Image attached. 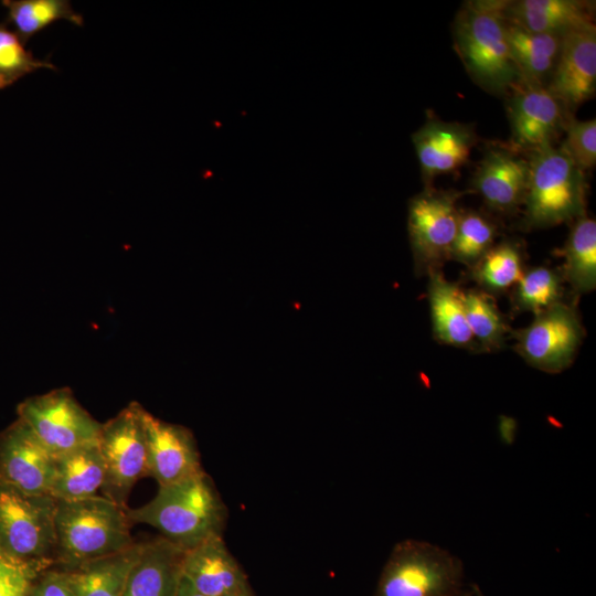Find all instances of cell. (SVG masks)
<instances>
[{"mask_svg": "<svg viewBox=\"0 0 596 596\" xmlns=\"http://www.w3.org/2000/svg\"><path fill=\"white\" fill-rule=\"evenodd\" d=\"M507 0L465 2L453 22L454 47L483 91L507 96L520 81L507 41Z\"/></svg>", "mask_w": 596, "mask_h": 596, "instance_id": "cell-2", "label": "cell"}, {"mask_svg": "<svg viewBox=\"0 0 596 596\" xmlns=\"http://www.w3.org/2000/svg\"><path fill=\"white\" fill-rule=\"evenodd\" d=\"M582 338L583 328L575 310L560 301L515 334V348L533 368L557 373L572 363Z\"/></svg>", "mask_w": 596, "mask_h": 596, "instance_id": "cell-11", "label": "cell"}, {"mask_svg": "<svg viewBox=\"0 0 596 596\" xmlns=\"http://www.w3.org/2000/svg\"><path fill=\"white\" fill-rule=\"evenodd\" d=\"M505 97L511 148L530 155L555 146L570 115L545 85L519 81Z\"/></svg>", "mask_w": 596, "mask_h": 596, "instance_id": "cell-10", "label": "cell"}, {"mask_svg": "<svg viewBox=\"0 0 596 596\" xmlns=\"http://www.w3.org/2000/svg\"><path fill=\"white\" fill-rule=\"evenodd\" d=\"M505 32L520 81L546 85L560 54L562 38L531 32L508 20Z\"/></svg>", "mask_w": 596, "mask_h": 596, "instance_id": "cell-23", "label": "cell"}, {"mask_svg": "<svg viewBox=\"0 0 596 596\" xmlns=\"http://www.w3.org/2000/svg\"><path fill=\"white\" fill-rule=\"evenodd\" d=\"M496 236L497 226L490 219L475 211H459L450 258L472 268L493 246Z\"/></svg>", "mask_w": 596, "mask_h": 596, "instance_id": "cell-27", "label": "cell"}, {"mask_svg": "<svg viewBox=\"0 0 596 596\" xmlns=\"http://www.w3.org/2000/svg\"><path fill=\"white\" fill-rule=\"evenodd\" d=\"M561 254L565 277L577 292L596 286V222L586 214L575 220Z\"/></svg>", "mask_w": 596, "mask_h": 596, "instance_id": "cell-24", "label": "cell"}, {"mask_svg": "<svg viewBox=\"0 0 596 596\" xmlns=\"http://www.w3.org/2000/svg\"><path fill=\"white\" fill-rule=\"evenodd\" d=\"M184 552L162 536L142 543L123 596H177Z\"/></svg>", "mask_w": 596, "mask_h": 596, "instance_id": "cell-18", "label": "cell"}, {"mask_svg": "<svg viewBox=\"0 0 596 596\" xmlns=\"http://www.w3.org/2000/svg\"><path fill=\"white\" fill-rule=\"evenodd\" d=\"M529 170L528 155L509 145H493L483 152L472 184L491 210L510 214L523 205Z\"/></svg>", "mask_w": 596, "mask_h": 596, "instance_id": "cell-16", "label": "cell"}, {"mask_svg": "<svg viewBox=\"0 0 596 596\" xmlns=\"http://www.w3.org/2000/svg\"><path fill=\"white\" fill-rule=\"evenodd\" d=\"M17 413L55 457L98 444L102 423L77 402L68 387L28 397L18 405Z\"/></svg>", "mask_w": 596, "mask_h": 596, "instance_id": "cell-8", "label": "cell"}, {"mask_svg": "<svg viewBox=\"0 0 596 596\" xmlns=\"http://www.w3.org/2000/svg\"><path fill=\"white\" fill-rule=\"evenodd\" d=\"M146 409L131 402L113 418L102 423L98 448L103 457L105 478L103 496L127 508L134 485L147 476Z\"/></svg>", "mask_w": 596, "mask_h": 596, "instance_id": "cell-7", "label": "cell"}, {"mask_svg": "<svg viewBox=\"0 0 596 596\" xmlns=\"http://www.w3.org/2000/svg\"><path fill=\"white\" fill-rule=\"evenodd\" d=\"M428 299L435 338L446 344L468 348L473 343L464 306V294L438 270L428 273Z\"/></svg>", "mask_w": 596, "mask_h": 596, "instance_id": "cell-22", "label": "cell"}, {"mask_svg": "<svg viewBox=\"0 0 596 596\" xmlns=\"http://www.w3.org/2000/svg\"><path fill=\"white\" fill-rule=\"evenodd\" d=\"M142 543L65 571L77 596H123Z\"/></svg>", "mask_w": 596, "mask_h": 596, "instance_id": "cell-21", "label": "cell"}, {"mask_svg": "<svg viewBox=\"0 0 596 596\" xmlns=\"http://www.w3.org/2000/svg\"><path fill=\"white\" fill-rule=\"evenodd\" d=\"M500 435L502 441L511 444L513 441L514 435V422L513 419H507L503 417V422L500 424Z\"/></svg>", "mask_w": 596, "mask_h": 596, "instance_id": "cell-34", "label": "cell"}, {"mask_svg": "<svg viewBox=\"0 0 596 596\" xmlns=\"http://www.w3.org/2000/svg\"><path fill=\"white\" fill-rule=\"evenodd\" d=\"M464 586V565L448 550L407 539L392 550L375 596H456Z\"/></svg>", "mask_w": 596, "mask_h": 596, "instance_id": "cell-5", "label": "cell"}, {"mask_svg": "<svg viewBox=\"0 0 596 596\" xmlns=\"http://www.w3.org/2000/svg\"><path fill=\"white\" fill-rule=\"evenodd\" d=\"M55 458L18 418L0 435V485L30 496L50 494Z\"/></svg>", "mask_w": 596, "mask_h": 596, "instance_id": "cell-12", "label": "cell"}, {"mask_svg": "<svg viewBox=\"0 0 596 596\" xmlns=\"http://www.w3.org/2000/svg\"><path fill=\"white\" fill-rule=\"evenodd\" d=\"M126 512L131 523L156 528L162 538L184 551L222 536L227 519V509L205 471L159 487L148 503L127 508Z\"/></svg>", "mask_w": 596, "mask_h": 596, "instance_id": "cell-1", "label": "cell"}, {"mask_svg": "<svg viewBox=\"0 0 596 596\" xmlns=\"http://www.w3.org/2000/svg\"><path fill=\"white\" fill-rule=\"evenodd\" d=\"M45 570L10 554L0 543V596H28Z\"/></svg>", "mask_w": 596, "mask_h": 596, "instance_id": "cell-32", "label": "cell"}, {"mask_svg": "<svg viewBox=\"0 0 596 596\" xmlns=\"http://www.w3.org/2000/svg\"><path fill=\"white\" fill-rule=\"evenodd\" d=\"M147 476L159 487L194 477L204 470L192 432L145 412Z\"/></svg>", "mask_w": 596, "mask_h": 596, "instance_id": "cell-14", "label": "cell"}, {"mask_svg": "<svg viewBox=\"0 0 596 596\" xmlns=\"http://www.w3.org/2000/svg\"><path fill=\"white\" fill-rule=\"evenodd\" d=\"M564 131L565 139L560 149L582 171L593 169L596 164V120H578L570 115Z\"/></svg>", "mask_w": 596, "mask_h": 596, "instance_id": "cell-31", "label": "cell"}, {"mask_svg": "<svg viewBox=\"0 0 596 596\" xmlns=\"http://www.w3.org/2000/svg\"><path fill=\"white\" fill-rule=\"evenodd\" d=\"M182 577L204 596H254L245 572L222 536L184 552Z\"/></svg>", "mask_w": 596, "mask_h": 596, "instance_id": "cell-17", "label": "cell"}, {"mask_svg": "<svg viewBox=\"0 0 596 596\" xmlns=\"http://www.w3.org/2000/svg\"><path fill=\"white\" fill-rule=\"evenodd\" d=\"M595 2L582 0L508 1L509 22L528 31L563 38L567 33L595 24Z\"/></svg>", "mask_w": 596, "mask_h": 596, "instance_id": "cell-19", "label": "cell"}, {"mask_svg": "<svg viewBox=\"0 0 596 596\" xmlns=\"http://www.w3.org/2000/svg\"><path fill=\"white\" fill-rule=\"evenodd\" d=\"M177 596H204L195 590L183 577L181 579Z\"/></svg>", "mask_w": 596, "mask_h": 596, "instance_id": "cell-35", "label": "cell"}, {"mask_svg": "<svg viewBox=\"0 0 596 596\" xmlns=\"http://www.w3.org/2000/svg\"><path fill=\"white\" fill-rule=\"evenodd\" d=\"M546 88L568 115L596 92V24L562 38L560 54Z\"/></svg>", "mask_w": 596, "mask_h": 596, "instance_id": "cell-13", "label": "cell"}, {"mask_svg": "<svg viewBox=\"0 0 596 596\" xmlns=\"http://www.w3.org/2000/svg\"><path fill=\"white\" fill-rule=\"evenodd\" d=\"M105 468L98 445H89L55 458L50 496L56 501H75L96 496L102 489Z\"/></svg>", "mask_w": 596, "mask_h": 596, "instance_id": "cell-20", "label": "cell"}, {"mask_svg": "<svg viewBox=\"0 0 596 596\" xmlns=\"http://www.w3.org/2000/svg\"><path fill=\"white\" fill-rule=\"evenodd\" d=\"M561 278L549 267H534L523 273L515 285L514 302L519 310L535 316L560 302Z\"/></svg>", "mask_w": 596, "mask_h": 596, "instance_id": "cell-28", "label": "cell"}, {"mask_svg": "<svg viewBox=\"0 0 596 596\" xmlns=\"http://www.w3.org/2000/svg\"><path fill=\"white\" fill-rule=\"evenodd\" d=\"M1 3L7 8L8 20L13 23L24 44L58 20L84 25L83 17L73 10L68 0H4Z\"/></svg>", "mask_w": 596, "mask_h": 596, "instance_id": "cell-25", "label": "cell"}, {"mask_svg": "<svg viewBox=\"0 0 596 596\" xmlns=\"http://www.w3.org/2000/svg\"><path fill=\"white\" fill-rule=\"evenodd\" d=\"M530 170L523 201V225L545 228L577 220L585 213V172L560 149L547 146L528 155Z\"/></svg>", "mask_w": 596, "mask_h": 596, "instance_id": "cell-4", "label": "cell"}, {"mask_svg": "<svg viewBox=\"0 0 596 596\" xmlns=\"http://www.w3.org/2000/svg\"><path fill=\"white\" fill-rule=\"evenodd\" d=\"M56 500L0 485V543L13 556L43 570L55 564Z\"/></svg>", "mask_w": 596, "mask_h": 596, "instance_id": "cell-6", "label": "cell"}, {"mask_svg": "<svg viewBox=\"0 0 596 596\" xmlns=\"http://www.w3.org/2000/svg\"><path fill=\"white\" fill-rule=\"evenodd\" d=\"M28 596H77L64 570L47 568L32 584Z\"/></svg>", "mask_w": 596, "mask_h": 596, "instance_id": "cell-33", "label": "cell"}, {"mask_svg": "<svg viewBox=\"0 0 596 596\" xmlns=\"http://www.w3.org/2000/svg\"><path fill=\"white\" fill-rule=\"evenodd\" d=\"M471 269L486 290L503 292L517 285L524 273L520 245L513 241L493 245Z\"/></svg>", "mask_w": 596, "mask_h": 596, "instance_id": "cell-26", "label": "cell"}, {"mask_svg": "<svg viewBox=\"0 0 596 596\" xmlns=\"http://www.w3.org/2000/svg\"><path fill=\"white\" fill-rule=\"evenodd\" d=\"M479 587L477 585H471L469 588L465 587L456 596H478Z\"/></svg>", "mask_w": 596, "mask_h": 596, "instance_id": "cell-36", "label": "cell"}, {"mask_svg": "<svg viewBox=\"0 0 596 596\" xmlns=\"http://www.w3.org/2000/svg\"><path fill=\"white\" fill-rule=\"evenodd\" d=\"M466 318L472 338L486 350H494L503 344L507 326L496 306L480 292L464 294Z\"/></svg>", "mask_w": 596, "mask_h": 596, "instance_id": "cell-29", "label": "cell"}, {"mask_svg": "<svg viewBox=\"0 0 596 596\" xmlns=\"http://www.w3.org/2000/svg\"><path fill=\"white\" fill-rule=\"evenodd\" d=\"M478 596H483L480 589L478 592Z\"/></svg>", "mask_w": 596, "mask_h": 596, "instance_id": "cell-37", "label": "cell"}, {"mask_svg": "<svg viewBox=\"0 0 596 596\" xmlns=\"http://www.w3.org/2000/svg\"><path fill=\"white\" fill-rule=\"evenodd\" d=\"M127 508L104 496L56 501L55 564L70 571L131 546Z\"/></svg>", "mask_w": 596, "mask_h": 596, "instance_id": "cell-3", "label": "cell"}, {"mask_svg": "<svg viewBox=\"0 0 596 596\" xmlns=\"http://www.w3.org/2000/svg\"><path fill=\"white\" fill-rule=\"evenodd\" d=\"M460 195L455 190L427 187L409 200L407 230L417 269L438 270L450 258Z\"/></svg>", "mask_w": 596, "mask_h": 596, "instance_id": "cell-9", "label": "cell"}, {"mask_svg": "<svg viewBox=\"0 0 596 596\" xmlns=\"http://www.w3.org/2000/svg\"><path fill=\"white\" fill-rule=\"evenodd\" d=\"M41 68L57 71L49 60L34 56L15 32L0 23V89Z\"/></svg>", "mask_w": 596, "mask_h": 596, "instance_id": "cell-30", "label": "cell"}, {"mask_svg": "<svg viewBox=\"0 0 596 596\" xmlns=\"http://www.w3.org/2000/svg\"><path fill=\"white\" fill-rule=\"evenodd\" d=\"M425 188L441 174H450L464 167L477 142L473 125L446 121L432 115L412 135Z\"/></svg>", "mask_w": 596, "mask_h": 596, "instance_id": "cell-15", "label": "cell"}]
</instances>
